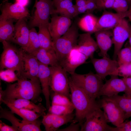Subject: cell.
I'll list each match as a JSON object with an SVG mask.
<instances>
[{"instance_id":"cell-1","label":"cell","mask_w":131,"mask_h":131,"mask_svg":"<svg viewBox=\"0 0 131 131\" xmlns=\"http://www.w3.org/2000/svg\"><path fill=\"white\" fill-rule=\"evenodd\" d=\"M40 82L39 79L28 80L19 78L17 82L8 83L4 90L0 89V101L17 99H24L30 100L36 103L41 102L42 99L40 95L42 93Z\"/></svg>"},{"instance_id":"cell-2","label":"cell","mask_w":131,"mask_h":131,"mask_svg":"<svg viewBox=\"0 0 131 131\" xmlns=\"http://www.w3.org/2000/svg\"><path fill=\"white\" fill-rule=\"evenodd\" d=\"M70 98L75 110V121L81 125L83 123L87 114L99 105L98 101L76 85L69 78Z\"/></svg>"},{"instance_id":"cell-3","label":"cell","mask_w":131,"mask_h":131,"mask_svg":"<svg viewBox=\"0 0 131 131\" xmlns=\"http://www.w3.org/2000/svg\"><path fill=\"white\" fill-rule=\"evenodd\" d=\"M2 42L3 50L0 56V70L7 69L16 71L20 78L23 71L24 50L8 41H4Z\"/></svg>"},{"instance_id":"cell-4","label":"cell","mask_w":131,"mask_h":131,"mask_svg":"<svg viewBox=\"0 0 131 131\" xmlns=\"http://www.w3.org/2000/svg\"><path fill=\"white\" fill-rule=\"evenodd\" d=\"M79 34L75 23L67 31L56 40L53 41V47L59 62L64 59L77 44Z\"/></svg>"},{"instance_id":"cell-5","label":"cell","mask_w":131,"mask_h":131,"mask_svg":"<svg viewBox=\"0 0 131 131\" xmlns=\"http://www.w3.org/2000/svg\"><path fill=\"white\" fill-rule=\"evenodd\" d=\"M70 77L74 83L94 99L100 98L99 93L104 84L103 80L96 74L92 72L80 74L75 73Z\"/></svg>"},{"instance_id":"cell-6","label":"cell","mask_w":131,"mask_h":131,"mask_svg":"<svg viewBox=\"0 0 131 131\" xmlns=\"http://www.w3.org/2000/svg\"><path fill=\"white\" fill-rule=\"evenodd\" d=\"M99 105L87 114L80 131H113V127L108 124L105 114Z\"/></svg>"},{"instance_id":"cell-7","label":"cell","mask_w":131,"mask_h":131,"mask_svg":"<svg viewBox=\"0 0 131 131\" xmlns=\"http://www.w3.org/2000/svg\"><path fill=\"white\" fill-rule=\"evenodd\" d=\"M52 0H35V10L29 23L32 28L41 25L48 26L50 16L54 14L55 9Z\"/></svg>"},{"instance_id":"cell-8","label":"cell","mask_w":131,"mask_h":131,"mask_svg":"<svg viewBox=\"0 0 131 131\" xmlns=\"http://www.w3.org/2000/svg\"><path fill=\"white\" fill-rule=\"evenodd\" d=\"M50 67L51 90L53 92L63 94L69 98L70 89L67 72L59 64Z\"/></svg>"},{"instance_id":"cell-9","label":"cell","mask_w":131,"mask_h":131,"mask_svg":"<svg viewBox=\"0 0 131 131\" xmlns=\"http://www.w3.org/2000/svg\"><path fill=\"white\" fill-rule=\"evenodd\" d=\"M98 101L100 107L103 109L108 122L111 123L116 127L121 126L125 119L123 112L118 105L103 96Z\"/></svg>"},{"instance_id":"cell-10","label":"cell","mask_w":131,"mask_h":131,"mask_svg":"<svg viewBox=\"0 0 131 131\" xmlns=\"http://www.w3.org/2000/svg\"><path fill=\"white\" fill-rule=\"evenodd\" d=\"M11 110L2 108L0 106V118L9 121L17 131H41L40 126L42 122L38 119L36 121L29 122L16 118Z\"/></svg>"},{"instance_id":"cell-11","label":"cell","mask_w":131,"mask_h":131,"mask_svg":"<svg viewBox=\"0 0 131 131\" xmlns=\"http://www.w3.org/2000/svg\"><path fill=\"white\" fill-rule=\"evenodd\" d=\"M110 78L106 80L100 90L99 96L111 97L118 95L120 92L125 94L131 95V93L128 89L123 78L120 79L118 76L111 75Z\"/></svg>"},{"instance_id":"cell-12","label":"cell","mask_w":131,"mask_h":131,"mask_svg":"<svg viewBox=\"0 0 131 131\" xmlns=\"http://www.w3.org/2000/svg\"><path fill=\"white\" fill-rule=\"evenodd\" d=\"M1 14L0 19H12L18 20L26 19L29 16L28 9L25 7L15 2L12 3L4 0L1 5Z\"/></svg>"},{"instance_id":"cell-13","label":"cell","mask_w":131,"mask_h":131,"mask_svg":"<svg viewBox=\"0 0 131 131\" xmlns=\"http://www.w3.org/2000/svg\"><path fill=\"white\" fill-rule=\"evenodd\" d=\"M112 40L114 46L113 59L116 60L118 53L122 49L129 35V24L125 18L122 19L114 28Z\"/></svg>"},{"instance_id":"cell-14","label":"cell","mask_w":131,"mask_h":131,"mask_svg":"<svg viewBox=\"0 0 131 131\" xmlns=\"http://www.w3.org/2000/svg\"><path fill=\"white\" fill-rule=\"evenodd\" d=\"M54 15L49 22L48 29L52 41L60 38L65 34L71 26V19L63 16Z\"/></svg>"},{"instance_id":"cell-15","label":"cell","mask_w":131,"mask_h":131,"mask_svg":"<svg viewBox=\"0 0 131 131\" xmlns=\"http://www.w3.org/2000/svg\"><path fill=\"white\" fill-rule=\"evenodd\" d=\"M91 61L96 74L103 80L113 75L119 66L117 61L106 56L101 59L91 58Z\"/></svg>"},{"instance_id":"cell-16","label":"cell","mask_w":131,"mask_h":131,"mask_svg":"<svg viewBox=\"0 0 131 131\" xmlns=\"http://www.w3.org/2000/svg\"><path fill=\"white\" fill-rule=\"evenodd\" d=\"M128 15V10L124 12L115 13L104 11L98 20L96 32L114 28L122 19L127 17Z\"/></svg>"},{"instance_id":"cell-17","label":"cell","mask_w":131,"mask_h":131,"mask_svg":"<svg viewBox=\"0 0 131 131\" xmlns=\"http://www.w3.org/2000/svg\"><path fill=\"white\" fill-rule=\"evenodd\" d=\"M74 116L75 115L73 113L60 115L48 112L43 116L42 123L46 131H56L62 125L69 122H76L74 119Z\"/></svg>"},{"instance_id":"cell-18","label":"cell","mask_w":131,"mask_h":131,"mask_svg":"<svg viewBox=\"0 0 131 131\" xmlns=\"http://www.w3.org/2000/svg\"><path fill=\"white\" fill-rule=\"evenodd\" d=\"M88 58L78 50L76 46L59 63L67 73L71 74L75 73L76 69Z\"/></svg>"},{"instance_id":"cell-19","label":"cell","mask_w":131,"mask_h":131,"mask_svg":"<svg viewBox=\"0 0 131 131\" xmlns=\"http://www.w3.org/2000/svg\"><path fill=\"white\" fill-rule=\"evenodd\" d=\"M39 62L32 54L24 50L22 74L19 78L34 80L39 79Z\"/></svg>"},{"instance_id":"cell-20","label":"cell","mask_w":131,"mask_h":131,"mask_svg":"<svg viewBox=\"0 0 131 131\" xmlns=\"http://www.w3.org/2000/svg\"><path fill=\"white\" fill-rule=\"evenodd\" d=\"M26 19L18 20L15 25L14 34L10 41L19 46L24 49L28 41L30 30L27 24Z\"/></svg>"},{"instance_id":"cell-21","label":"cell","mask_w":131,"mask_h":131,"mask_svg":"<svg viewBox=\"0 0 131 131\" xmlns=\"http://www.w3.org/2000/svg\"><path fill=\"white\" fill-rule=\"evenodd\" d=\"M91 34L86 32L79 34L76 47L80 52L88 58H91L98 48L96 41L92 38Z\"/></svg>"},{"instance_id":"cell-22","label":"cell","mask_w":131,"mask_h":131,"mask_svg":"<svg viewBox=\"0 0 131 131\" xmlns=\"http://www.w3.org/2000/svg\"><path fill=\"white\" fill-rule=\"evenodd\" d=\"M51 72L50 66L39 62V69L38 75L43 93L46 100V108L51 106L50 100V92L49 90Z\"/></svg>"},{"instance_id":"cell-23","label":"cell","mask_w":131,"mask_h":131,"mask_svg":"<svg viewBox=\"0 0 131 131\" xmlns=\"http://www.w3.org/2000/svg\"><path fill=\"white\" fill-rule=\"evenodd\" d=\"M111 30H100L94 33L96 41L100 50L99 55L102 57L107 56L108 51L113 44L111 38L113 31Z\"/></svg>"},{"instance_id":"cell-24","label":"cell","mask_w":131,"mask_h":131,"mask_svg":"<svg viewBox=\"0 0 131 131\" xmlns=\"http://www.w3.org/2000/svg\"><path fill=\"white\" fill-rule=\"evenodd\" d=\"M8 104L18 108L31 110L41 115L43 117L46 114V109L40 103L36 104L30 100L24 99H12L7 100H2L0 103Z\"/></svg>"},{"instance_id":"cell-25","label":"cell","mask_w":131,"mask_h":131,"mask_svg":"<svg viewBox=\"0 0 131 131\" xmlns=\"http://www.w3.org/2000/svg\"><path fill=\"white\" fill-rule=\"evenodd\" d=\"M40 63L52 66L59 64V62L54 49L40 48L32 54Z\"/></svg>"},{"instance_id":"cell-26","label":"cell","mask_w":131,"mask_h":131,"mask_svg":"<svg viewBox=\"0 0 131 131\" xmlns=\"http://www.w3.org/2000/svg\"><path fill=\"white\" fill-rule=\"evenodd\" d=\"M106 98L115 102L123 112L125 119L131 117V95H118Z\"/></svg>"},{"instance_id":"cell-27","label":"cell","mask_w":131,"mask_h":131,"mask_svg":"<svg viewBox=\"0 0 131 131\" xmlns=\"http://www.w3.org/2000/svg\"><path fill=\"white\" fill-rule=\"evenodd\" d=\"M14 19H0V41H11L15 30L13 23Z\"/></svg>"},{"instance_id":"cell-28","label":"cell","mask_w":131,"mask_h":131,"mask_svg":"<svg viewBox=\"0 0 131 131\" xmlns=\"http://www.w3.org/2000/svg\"><path fill=\"white\" fill-rule=\"evenodd\" d=\"M98 19L91 14H88L79 21V27L83 30L91 33L96 32V26Z\"/></svg>"},{"instance_id":"cell-29","label":"cell","mask_w":131,"mask_h":131,"mask_svg":"<svg viewBox=\"0 0 131 131\" xmlns=\"http://www.w3.org/2000/svg\"><path fill=\"white\" fill-rule=\"evenodd\" d=\"M38 32L41 48L50 49H54L52 38L48 29V26L41 25L39 27Z\"/></svg>"},{"instance_id":"cell-30","label":"cell","mask_w":131,"mask_h":131,"mask_svg":"<svg viewBox=\"0 0 131 131\" xmlns=\"http://www.w3.org/2000/svg\"><path fill=\"white\" fill-rule=\"evenodd\" d=\"M6 105L14 113L16 114L23 118V120L32 122L36 120L41 116H42L41 114L29 110L16 108L10 104Z\"/></svg>"},{"instance_id":"cell-31","label":"cell","mask_w":131,"mask_h":131,"mask_svg":"<svg viewBox=\"0 0 131 131\" xmlns=\"http://www.w3.org/2000/svg\"><path fill=\"white\" fill-rule=\"evenodd\" d=\"M41 48L38 32L34 28L30 30L29 35L28 44L23 50L30 54L37 50Z\"/></svg>"},{"instance_id":"cell-32","label":"cell","mask_w":131,"mask_h":131,"mask_svg":"<svg viewBox=\"0 0 131 131\" xmlns=\"http://www.w3.org/2000/svg\"><path fill=\"white\" fill-rule=\"evenodd\" d=\"M75 109L73 105H62L51 104L49 113L58 115H64L73 113Z\"/></svg>"},{"instance_id":"cell-33","label":"cell","mask_w":131,"mask_h":131,"mask_svg":"<svg viewBox=\"0 0 131 131\" xmlns=\"http://www.w3.org/2000/svg\"><path fill=\"white\" fill-rule=\"evenodd\" d=\"M119 66L131 63V47L121 49L117 55Z\"/></svg>"},{"instance_id":"cell-34","label":"cell","mask_w":131,"mask_h":131,"mask_svg":"<svg viewBox=\"0 0 131 131\" xmlns=\"http://www.w3.org/2000/svg\"><path fill=\"white\" fill-rule=\"evenodd\" d=\"M0 78L1 80L9 83L17 81L19 79L15 71L7 69L0 70Z\"/></svg>"},{"instance_id":"cell-35","label":"cell","mask_w":131,"mask_h":131,"mask_svg":"<svg viewBox=\"0 0 131 131\" xmlns=\"http://www.w3.org/2000/svg\"><path fill=\"white\" fill-rule=\"evenodd\" d=\"M51 104L66 106L73 105L71 101L67 96L53 92L52 96Z\"/></svg>"},{"instance_id":"cell-36","label":"cell","mask_w":131,"mask_h":131,"mask_svg":"<svg viewBox=\"0 0 131 131\" xmlns=\"http://www.w3.org/2000/svg\"><path fill=\"white\" fill-rule=\"evenodd\" d=\"M112 75L121 76L123 78L131 77V63L119 66Z\"/></svg>"},{"instance_id":"cell-37","label":"cell","mask_w":131,"mask_h":131,"mask_svg":"<svg viewBox=\"0 0 131 131\" xmlns=\"http://www.w3.org/2000/svg\"><path fill=\"white\" fill-rule=\"evenodd\" d=\"M73 5L72 0H63L55 6L56 9L54 11V14L58 13L61 14Z\"/></svg>"},{"instance_id":"cell-38","label":"cell","mask_w":131,"mask_h":131,"mask_svg":"<svg viewBox=\"0 0 131 131\" xmlns=\"http://www.w3.org/2000/svg\"><path fill=\"white\" fill-rule=\"evenodd\" d=\"M77 8L75 5H74L67 9L61 15L71 19L78 15Z\"/></svg>"},{"instance_id":"cell-39","label":"cell","mask_w":131,"mask_h":131,"mask_svg":"<svg viewBox=\"0 0 131 131\" xmlns=\"http://www.w3.org/2000/svg\"><path fill=\"white\" fill-rule=\"evenodd\" d=\"M115 0H106L99 3H96L97 9L101 10L112 8Z\"/></svg>"},{"instance_id":"cell-40","label":"cell","mask_w":131,"mask_h":131,"mask_svg":"<svg viewBox=\"0 0 131 131\" xmlns=\"http://www.w3.org/2000/svg\"><path fill=\"white\" fill-rule=\"evenodd\" d=\"M113 131H131V126L129 121L124 122L120 127H113Z\"/></svg>"},{"instance_id":"cell-41","label":"cell","mask_w":131,"mask_h":131,"mask_svg":"<svg viewBox=\"0 0 131 131\" xmlns=\"http://www.w3.org/2000/svg\"><path fill=\"white\" fill-rule=\"evenodd\" d=\"M75 122H73L71 124L67 127L64 129L59 130L60 131H79L80 130V126L81 124L79 123L76 124Z\"/></svg>"},{"instance_id":"cell-42","label":"cell","mask_w":131,"mask_h":131,"mask_svg":"<svg viewBox=\"0 0 131 131\" xmlns=\"http://www.w3.org/2000/svg\"><path fill=\"white\" fill-rule=\"evenodd\" d=\"M115 1L119 4L122 12H126L128 10L129 6L126 0H115Z\"/></svg>"},{"instance_id":"cell-43","label":"cell","mask_w":131,"mask_h":131,"mask_svg":"<svg viewBox=\"0 0 131 131\" xmlns=\"http://www.w3.org/2000/svg\"><path fill=\"white\" fill-rule=\"evenodd\" d=\"M0 131H17L16 129L12 126L8 125L0 121Z\"/></svg>"},{"instance_id":"cell-44","label":"cell","mask_w":131,"mask_h":131,"mask_svg":"<svg viewBox=\"0 0 131 131\" xmlns=\"http://www.w3.org/2000/svg\"><path fill=\"white\" fill-rule=\"evenodd\" d=\"M123 79L130 92L131 93V77H123Z\"/></svg>"},{"instance_id":"cell-45","label":"cell","mask_w":131,"mask_h":131,"mask_svg":"<svg viewBox=\"0 0 131 131\" xmlns=\"http://www.w3.org/2000/svg\"><path fill=\"white\" fill-rule=\"evenodd\" d=\"M90 0H76L75 5L77 7L85 6Z\"/></svg>"},{"instance_id":"cell-46","label":"cell","mask_w":131,"mask_h":131,"mask_svg":"<svg viewBox=\"0 0 131 131\" xmlns=\"http://www.w3.org/2000/svg\"><path fill=\"white\" fill-rule=\"evenodd\" d=\"M112 8L113 9L116 13H122L119 4L115 1Z\"/></svg>"},{"instance_id":"cell-47","label":"cell","mask_w":131,"mask_h":131,"mask_svg":"<svg viewBox=\"0 0 131 131\" xmlns=\"http://www.w3.org/2000/svg\"><path fill=\"white\" fill-rule=\"evenodd\" d=\"M15 2L26 7L28 4L29 0H15Z\"/></svg>"},{"instance_id":"cell-48","label":"cell","mask_w":131,"mask_h":131,"mask_svg":"<svg viewBox=\"0 0 131 131\" xmlns=\"http://www.w3.org/2000/svg\"><path fill=\"white\" fill-rule=\"evenodd\" d=\"M128 39L131 47V25L130 24H129V35Z\"/></svg>"},{"instance_id":"cell-49","label":"cell","mask_w":131,"mask_h":131,"mask_svg":"<svg viewBox=\"0 0 131 131\" xmlns=\"http://www.w3.org/2000/svg\"><path fill=\"white\" fill-rule=\"evenodd\" d=\"M128 11V15L127 17L129 18V20L131 21V6L129 7Z\"/></svg>"},{"instance_id":"cell-50","label":"cell","mask_w":131,"mask_h":131,"mask_svg":"<svg viewBox=\"0 0 131 131\" xmlns=\"http://www.w3.org/2000/svg\"><path fill=\"white\" fill-rule=\"evenodd\" d=\"M63 0H52L54 6L59 2Z\"/></svg>"},{"instance_id":"cell-51","label":"cell","mask_w":131,"mask_h":131,"mask_svg":"<svg viewBox=\"0 0 131 131\" xmlns=\"http://www.w3.org/2000/svg\"><path fill=\"white\" fill-rule=\"evenodd\" d=\"M129 6V7L131 6V0H126Z\"/></svg>"},{"instance_id":"cell-52","label":"cell","mask_w":131,"mask_h":131,"mask_svg":"<svg viewBox=\"0 0 131 131\" xmlns=\"http://www.w3.org/2000/svg\"><path fill=\"white\" fill-rule=\"evenodd\" d=\"M106 0H97L96 3H98L105 1Z\"/></svg>"},{"instance_id":"cell-53","label":"cell","mask_w":131,"mask_h":131,"mask_svg":"<svg viewBox=\"0 0 131 131\" xmlns=\"http://www.w3.org/2000/svg\"><path fill=\"white\" fill-rule=\"evenodd\" d=\"M129 123L131 126V120L130 121H129Z\"/></svg>"},{"instance_id":"cell-54","label":"cell","mask_w":131,"mask_h":131,"mask_svg":"<svg viewBox=\"0 0 131 131\" xmlns=\"http://www.w3.org/2000/svg\"><path fill=\"white\" fill-rule=\"evenodd\" d=\"M94 0L96 2V1H97V0Z\"/></svg>"}]
</instances>
